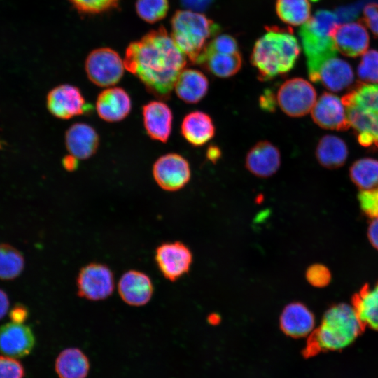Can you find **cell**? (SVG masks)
<instances>
[{"instance_id":"obj_1","label":"cell","mask_w":378,"mask_h":378,"mask_svg":"<svg viewBox=\"0 0 378 378\" xmlns=\"http://www.w3.org/2000/svg\"><path fill=\"white\" fill-rule=\"evenodd\" d=\"M186 63V55L162 27L130 43L124 59L125 68L161 99L169 98Z\"/></svg>"},{"instance_id":"obj_2","label":"cell","mask_w":378,"mask_h":378,"mask_svg":"<svg viewBox=\"0 0 378 378\" xmlns=\"http://www.w3.org/2000/svg\"><path fill=\"white\" fill-rule=\"evenodd\" d=\"M300 52L299 43L290 27H267L254 45L251 62L258 78L267 81L289 72Z\"/></svg>"},{"instance_id":"obj_3","label":"cell","mask_w":378,"mask_h":378,"mask_svg":"<svg viewBox=\"0 0 378 378\" xmlns=\"http://www.w3.org/2000/svg\"><path fill=\"white\" fill-rule=\"evenodd\" d=\"M364 329L353 306L335 304L326 312L320 326L310 334L302 354L309 358L321 352L344 349L355 342Z\"/></svg>"},{"instance_id":"obj_4","label":"cell","mask_w":378,"mask_h":378,"mask_svg":"<svg viewBox=\"0 0 378 378\" xmlns=\"http://www.w3.org/2000/svg\"><path fill=\"white\" fill-rule=\"evenodd\" d=\"M342 101L358 143L378 149V83H358Z\"/></svg>"},{"instance_id":"obj_5","label":"cell","mask_w":378,"mask_h":378,"mask_svg":"<svg viewBox=\"0 0 378 378\" xmlns=\"http://www.w3.org/2000/svg\"><path fill=\"white\" fill-rule=\"evenodd\" d=\"M338 22L335 13L320 10L310 17L299 31L307 57L308 75L314 83H317L322 65L336 57L337 50L332 33L338 25Z\"/></svg>"},{"instance_id":"obj_6","label":"cell","mask_w":378,"mask_h":378,"mask_svg":"<svg viewBox=\"0 0 378 378\" xmlns=\"http://www.w3.org/2000/svg\"><path fill=\"white\" fill-rule=\"evenodd\" d=\"M172 37L193 64H197L209 41L219 33L220 26L202 13L177 10L172 18Z\"/></svg>"},{"instance_id":"obj_7","label":"cell","mask_w":378,"mask_h":378,"mask_svg":"<svg viewBox=\"0 0 378 378\" xmlns=\"http://www.w3.org/2000/svg\"><path fill=\"white\" fill-rule=\"evenodd\" d=\"M124 68V61L118 52L109 48L92 50L85 63L89 80L99 87H109L118 83L123 76Z\"/></svg>"},{"instance_id":"obj_8","label":"cell","mask_w":378,"mask_h":378,"mask_svg":"<svg viewBox=\"0 0 378 378\" xmlns=\"http://www.w3.org/2000/svg\"><path fill=\"white\" fill-rule=\"evenodd\" d=\"M276 101L286 115L301 117L312 111L316 102V92L307 80L302 78H293L279 87Z\"/></svg>"},{"instance_id":"obj_9","label":"cell","mask_w":378,"mask_h":378,"mask_svg":"<svg viewBox=\"0 0 378 378\" xmlns=\"http://www.w3.org/2000/svg\"><path fill=\"white\" fill-rule=\"evenodd\" d=\"M77 293L90 301L108 298L114 290V277L106 265L91 262L83 267L77 276Z\"/></svg>"},{"instance_id":"obj_10","label":"cell","mask_w":378,"mask_h":378,"mask_svg":"<svg viewBox=\"0 0 378 378\" xmlns=\"http://www.w3.org/2000/svg\"><path fill=\"white\" fill-rule=\"evenodd\" d=\"M48 111L55 118L67 120L92 110L77 87L62 84L50 90L46 97Z\"/></svg>"},{"instance_id":"obj_11","label":"cell","mask_w":378,"mask_h":378,"mask_svg":"<svg viewBox=\"0 0 378 378\" xmlns=\"http://www.w3.org/2000/svg\"><path fill=\"white\" fill-rule=\"evenodd\" d=\"M153 176L162 189L167 191L178 190L190 179V164L185 158L178 153H167L154 162Z\"/></svg>"},{"instance_id":"obj_12","label":"cell","mask_w":378,"mask_h":378,"mask_svg":"<svg viewBox=\"0 0 378 378\" xmlns=\"http://www.w3.org/2000/svg\"><path fill=\"white\" fill-rule=\"evenodd\" d=\"M155 260L164 278L174 281L189 271L192 255L182 242H166L156 248Z\"/></svg>"},{"instance_id":"obj_13","label":"cell","mask_w":378,"mask_h":378,"mask_svg":"<svg viewBox=\"0 0 378 378\" xmlns=\"http://www.w3.org/2000/svg\"><path fill=\"white\" fill-rule=\"evenodd\" d=\"M311 111L314 122L323 129L344 131L350 127L342 99L332 93H323Z\"/></svg>"},{"instance_id":"obj_14","label":"cell","mask_w":378,"mask_h":378,"mask_svg":"<svg viewBox=\"0 0 378 378\" xmlns=\"http://www.w3.org/2000/svg\"><path fill=\"white\" fill-rule=\"evenodd\" d=\"M35 337L30 327L10 322L0 327V352L12 358H22L31 353Z\"/></svg>"},{"instance_id":"obj_15","label":"cell","mask_w":378,"mask_h":378,"mask_svg":"<svg viewBox=\"0 0 378 378\" xmlns=\"http://www.w3.org/2000/svg\"><path fill=\"white\" fill-rule=\"evenodd\" d=\"M332 37L337 50L348 57L363 55L369 46V35L363 22L338 24Z\"/></svg>"},{"instance_id":"obj_16","label":"cell","mask_w":378,"mask_h":378,"mask_svg":"<svg viewBox=\"0 0 378 378\" xmlns=\"http://www.w3.org/2000/svg\"><path fill=\"white\" fill-rule=\"evenodd\" d=\"M153 284L145 273L129 270L120 277L118 291L121 299L127 304L140 307L147 304L153 294Z\"/></svg>"},{"instance_id":"obj_17","label":"cell","mask_w":378,"mask_h":378,"mask_svg":"<svg viewBox=\"0 0 378 378\" xmlns=\"http://www.w3.org/2000/svg\"><path fill=\"white\" fill-rule=\"evenodd\" d=\"M143 121L147 134L153 140L167 141L172 132L173 114L162 101H151L142 107Z\"/></svg>"},{"instance_id":"obj_18","label":"cell","mask_w":378,"mask_h":378,"mask_svg":"<svg viewBox=\"0 0 378 378\" xmlns=\"http://www.w3.org/2000/svg\"><path fill=\"white\" fill-rule=\"evenodd\" d=\"M95 107L102 120L109 122H119L130 114L132 100L123 88L112 87L98 94Z\"/></svg>"},{"instance_id":"obj_19","label":"cell","mask_w":378,"mask_h":378,"mask_svg":"<svg viewBox=\"0 0 378 378\" xmlns=\"http://www.w3.org/2000/svg\"><path fill=\"white\" fill-rule=\"evenodd\" d=\"M281 164L279 150L268 141H260L248 152L245 159L246 169L253 174L267 178L274 174Z\"/></svg>"},{"instance_id":"obj_20","label":"cell","mask_w":378,"mask_h":378,"mask_svg":"<svg viewBox=\"0 0 378 378\" xmlns=\"http://www.w3.org/2000/svg\"><path fill=\"white\" fill-rule=\"evenodd\" d=\"M65 145L69 154L78 160H86L97 152L99 146V136L91 125L77 122L66 131Z\"/></svg>"},{"instance_id":"obj_21","label":"cell","mask_w":378,"mask_h":378,"mask_svg":"<svg viewBox=\"0 0 378 378\" xmlns=\"http://www.w3.org/2000/svg\"><path fill=\"white\" fill-rule=\"evenodd\" d=\"M281 330L294 338L311 334L315 326L312 312L300 302H292L285 307L279 319Z\"/></svg>"},{"instance_id":"obj_22","label":"cell","mask_w":378,"mask_h":378,"mask_svg":"<svg viewBox=\"0 0 378 378\" xmlns=\"http://www.w3.org/2000/svg\"><path fill=\"white\" fill-rule=\"evenodd\" d=\"M215 125L207 113L194 111L183 119L181 132L185 139L191 145L202 146L211 140L215 134Z\"/></svg>"},{"instance_id":"obj_23","label":"cell","mask_w":378,"mask_h":378,"mask_svg":"<svg viewBox=\"0 0 378 378\" xmlns=\"http://www.w3.org/2000/svg\"><path fill=\"white\" fill-rule=\"evenodd\" d=\"M174 89L182 101L195 104L201 101L209 90V80L206 76L196 69H183L179 74Z\"/></svg>"},{"instance_id":"obj_24","label":"cell","mask_w":378,"mask_h":378,"mask_svg":"<svg viewBox=\"0 0 378 378\" xmlns=\"http://www.w3.org/2000/svg\"><path fill=\"white\" fill-rule=\"evenodd\" d=\"M353 80L354 72L350 64L335 57L322 65L317 83H321L330 91L339 92L349 87Z\"/></svg>"},{"instance_id":"obj_25","label":"cell","mask_w":378,"mask_h":378,"mask_svg":"<svg viewBox=\"0 0 378 378\" xmlns=\"http://www.w3.org/2000/svg\"><path fill=\"white\" fill-rule=\"evenodd\" d=\"M239 53H226L205 50L200 56L197 64H201L213 75L222 78L236 74L241 66Z\"/></svg>"},{"instance_id":"obj_26","label":"cell","mask_w":378,"mask_h":378,"mask_svg":"<svg viewBox=\"0 0 378 378\" xmlns=\"http://www.w3.org/2000/svg\"><path fill=\"white\" fill-rule=\"evenodd\" d=\"M87 356L78 348H67L56 358L55 369L59 378H86L90 371Z\"/></svg>"},{"instance_id":"obj_27","label":"cell","mask_w":378,"mask_h":378,"mask_svg":"<svg viewBox=\"0 0 378 378\" xmlns=\"http://www.w3.org/2000/svg\"><path fill=\"white\" fill-rule=\"evenodd\" d=\"M352 306L365 327L378 330V282L364 286L353 298Z\"/></svg>"},{"instance_id":"obj_28","label":"cell","mask_w":378,"mask_h":378,"mask_svg":"<svg viewBox=\"0 0 378 378\" xmlns=\"http://www.w3.org/2000/svg\"><path fill=\"white\" fill-rule=\"evenodd\" d=\"M316 157L323 167L327 169H337L342 167L347 159V146L337 136L325 135L318 142Z\"/></svg>"},{"instance_id":"obj_29","label":"cell","mask_w":378,"mask_h":378,"mask_svg":"<svg viewBox=\"0 0 378 378\" xmlns=\"http://www.w3.org/2000/svg\"><path fill=\"white\" fill-rule=\"evenodd\" d=\"M353 183L361 190L378 186V160L363 158L355 161L349 169Z\"/></svg>"},{"instance_id":"obj_30","label":"cell","mask_w":378,"mask_h":378,"mask_svg":"<svg viewBox=\"0 0 378 378\" xmlns=\"http://www.w3.org/2000/svg\"><path fill=\"white\" fill-rule=\"evenodd\" d=\"M276 11L285 23L298 26L310 18L311 6L308 0H276Z\"/></svg>"},{"instance_id":"obj_31","label":"cell","mask_w":378,"mask_h":378,"mask_svg":"<svg viewBox=\"0 0 378 378\" xmlns=\"http://www.w3.org/2000/svg\"><path fill=\"white\" fill-rule=\"evenodd\" d=\"M22 254L13 246L0 244V279L12 280L18 277L24 270Z\"/></svg>"},{"instance_id":"obj_32","label":"cell","mask_w":378,"mask_h":378,"mask_svg":"<svg viewBox=\"0 0 378 378\" xmlns=\"http://www.w3.org/2000/svg\"><path fill=\"white\" fill-rule=\"evenodd\" d=\"M136 10L144 21L154 23L167 15L169 3L167 0H137Z\"/></svg>"},{"instance_id":"obj_33","label":"cell","mask_w":378,"mask_h":378,"mask_svg":"<svg viewBox=\"0 0 378 378\" xmlns=\"http://www.w3.org/2000/svg\"><path fill=\"white\" fill-rule=\"evenodd\" d=\"M357 74L361 82L378 83V51H366L358 66Z\"/></svg>"},{"instance_id":"obj_34","label":"cell","mask_w":378,"mask_h":378,"mask_svg":"<svg viewBox=\"0 0 378 378\" xmlns=\"http://www.w3.org/2000/svg\"><path fill=\"white\" fill-rule=\"evenodd\" d=\"M74 7L83 13L95 14L115 8L119 0H69Z\"/></svg>"},{"instance_id":"obj_35","label":"cell","mask_w":378,"mask_h":378,"mask_svg":"<svg viewBox=\"0 0 378 378\" xmlns=\"http://www.w3.org/2000/svg\"><path fill=\"white\" fill-rule=\"evenodd\" d=\"M358 199L363 213L372 219L378 218V186L361 190Z\"/></svg>"},{"instance_id":"obj_36","label":"cell","mask_w":378,"mask_h":378,"mask_svg":"<svg viewBox=\"0 0 378 378\" xmlns=\"http://www.w3.org/2000/svg\"><path fill=\"white\" fill-rule=\"evenodd\" d=\"M205 50L226 53L239 52L236 39L229 34L216 35L209 41Z\"/></svg>"},{"instance_id":"obj_37","label":"cell","mask_w":378,"mask_h":378,"mask_svg":"<svg viewBox=\"0 0 378 378\" xmlns=\"http://www.w3.org/2000/svg\"><path fill=\"white\" fill-rule=\"evenodd\" d=\"M24 370L21 363L14 358L0 356V378H23Z\"/></svg>"},{"instance_id":"obj_38","label":"cell","mask_w":378,"mask_h":378,"mask_svg":"<svg viewBox=\"0 0 378 378\" xmlns=\"http://www.w3.org/2000/svg\"><path fill=\"white\" fill-rule=\"evenodd\" d=\"M306 278L311 285L316 287H323L329 284L330 273L324 265L315 264L307 270Z\"/></svg>"},{"instance_id":"obj_39","label":"cell","mask_w":378,"mask_h":378,"mask_svg":"<svg viewBox=\"0 0 378 378\" xmlns=\"http://www.w3.org/2000/svg\"><path fill=\"white\" fill-rule=\"evenodd\" d=\"M363 22L370 29L374 36L378 37V4L371 3L363 9Z\"/></svg>"},{"instance_id":"obj_40","label":"cell","mask_w":378,"mask_h":378,"mask_svg":"<svg viewBox=\"0 0 378 378\" xmlns=\"http://www.w3.org/2000/svg\"><path fill=\"white\" fill-rule=\"evenodd\" d=\"M214 0H181L183 7L196 10L203 11L206 10Z\"/></svg>"},{"instance_id":"obj_41","label":"cell","mask_w":378,"mask_h":378,"mask_svg":"<svg viewBox=\"0 0 378 378\" xmlns=\"http://www.w3.org/2000/svg\"><path fill=\"white\" fill-rule=\"evenodd\" d=\"M260 106L265 111H274L276 102L274 94L270 90H266L260 97Z\"/></svg>"},{"instance_id":"obj_42","label":"cell","mask_w":378,"mask_h":378,"mask_svg":"<svg viewBox=\"0 0 378 378\" xmlns=\"http://www.w3.org/2000/svg\"><path fill=\"white\" fill-rule=\"evenodd\" d=\"M9 316L13 322L23 323L28 316V311L24 306L18 304L10 311Z\"/></svg>"},{"instance_id":"obj_43","label":"cell","mask_w":378,"mask_h":378,"mask_svg":"<svg viewBox=\"0 0 378 378\" xmlns=\"http://www.w3.org/2000/svg\"><path fill=\"white\" fill-rule=\"evenodd\" d=\"M368 236L372 246L378 250V218H373L370 222Z\"/></svg>"},{"instance_id":"obj_44","label":"cell","mask_w":378,"mask_h":378,"mask_svg":"<svg viewBox=\"0 0 378 378\" xmlns=\"http://www.w3.org/2000/svg\"><path fill=\"white\" fill-rule=\"evenodd\" d=\"M62 164L66 170L69 172L74 171L78 167V159L71 154L67 155L63 158Z\"/></svg>"},{"instance_id":"obj_45","label":"cell","mask_w":378,"mask_h":378,"mask_svg":"<svg viewBox=\"0 0 378 378\" xmlns=\"http://www.w3.org/2000/svg\"><path fill=\"white\" fill-rule=\"evenodd\" d=\"M9 308V300L7 294L0 289V320L5 316Z\"/></svg>"},{"instance_id":"obj_46","label":"cell","mask_w":378,"mask_h":378,"mask_svg":"<svg viewBox=\"0 0 378 378\" xmlns=\"http://www.w3.org/2000/svg\"><path fill=\"white\" fill-rule=\"evenodd\" d=\"M220 156V151L216 146H210L207 150V157L210 160L216 161Z\"/></svg>"},{"instance_id":"obj_47","label":"cell","mask_w":378,"mask_h":378,"mask_svg":"<svg viewBox=\"0 0 378 378\" xmlns=\"http://www.w3.org/2000/svg\"><path fill=\"white\" fill-rule=\"evenodd\" d=\"M311 1H318V0H311Z\"/></svg>"}]
</instances>
